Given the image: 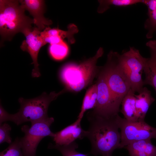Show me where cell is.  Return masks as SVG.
Here are the masks:
<instances>
[{"label":"cell","mask_w":156,"mask_h":156,"mask_svg":"<svg viewBox=\"0 0 156 156\" xmlns=\"http://www.w3.org/2000/svg\"><path fill=\"white\" fill-rule=\"evenodd\" d=\"M81 120L77 118L72 124L55 133L53 138L55 144L60 145H68L77 139L81 140L85 137L86 131L81 127Z\"/></svg>","instance_id":"cell-11"},{"label":"cell","mask_w":156,"mask_h":156,"mask_svg":"<svg viewBox=\"0 0 156 156\" xmlns=\"http://www.w3.org/2000/svg\"><path fill=\"white\" fill-rule=\"evenodd\" d=\"M125 148L130 156H156V146L151 140H144L133 141Z\"/></svg>","instance_id":"cell-15"},{"label":"cell","mask_w":156,"mask_h":156,"mask_svg":"<svg viewBox=\"0 0 156 156\" xmlns=\"http://www.w3.org/2000/svg\"><path fill=\"white\" fill-rule=\"evenodd\" d=\"M109 90L117 105L120 107L124 97L131 89L126 68L121 54L111 51L106 62L102 66Z\"/></svg>","instance_id":"cell-4"},{"label":"cell","mask_w":156,"mask_h":156,"mask_svg":"<svg viewBox=\"0 0 156 156\" xmlns=\"http://www.w3.org/2000/svg\"><path fill=\"white\" fill-rule=\"evenodd\" d=\"M0 125V144L5 142L10 144L12 142L10 135L11 127L6 122Z\"/></svg>","instance_id":"cell-24"},{"label":"cell","mask_w":156,"mask_h":156,"mask_svg":"<svg viewBox=\"0 0 156 156\" xmlns=\"http://www.w3.org/2000/svg\"><path fill=\"white\" fill-rule=\"evenodd\" d=\"M19 1L0 0V32L4 39L10 40L18 32L32 28L33 19L26 16Z\"/></svg>","instance_id":"cell-3"},{"label":"cell","mask_w":156,"mask_h":156,"mask_svg":"<svg viewBox=\"0 0 156 156\" xmlns=\"http://www.w3.org/2000/svg\"><path fill=\"white\" fill-rule=\"evenodd\" d=\"M98 94L95 108L90 112L103 117H111L118 114L120 107L117 105L109 90L102 66L96 76Z\"/></svg>","instance_id":"cell-8"},{"label":"cell","mask_w":156,"mask_h":156,"mask_svg":"<svg viewBox=\"0 0 156 156\" xmlns=\"http://www.w3.org/2000/svg\"><path fill=\"white\" fill-rule=\"evenodd\" d=\"M155 33H156V31Z\"/></svg>","instance_id":"cell-26"},{"label":"cell","mask_w":156,"mask_h":156,"mask_svg":"<svg viewBox=\"0 0 156 156\" xmlns=\"http://www.w3.org/2000/svg\"><path fill=\"white\" fill-rule=\"evenodd\" d=\"M67 90L65 88L58 93L51 92L47 94L44 92L40 96L31 99L20 98V105L19 111L12 114V122L17 125L27 122L31 123L48 117L49 106L51 101Z\"/></svg>","instance_id":"cell-5"},{"label":"cell","mask_w":156,"mask_h":156,"mask_svg":"<svg viewBox=\"0 0 156 156\" xmlns=\"http://www.w3.org/2000/svg\"><path fill=\"white\" fill-rule=\"evenodd\" d=\"M142 3L148 9V18L144 23V27L148 31L146 38L151 39L156 31V0H142Z\"/></svg>","instance_id":"cell-18"},{"label":"cell","mask_w":156,"mask_h":156,"mask_svg":"<svg viewBox=\"0 0 156 156\" xmlns=\"http://www.w3.org/2000/svg\"><path fill=\"white\" fill-rule=\"evenodd\" d=\"M135 97V105L139 121L144 120L148 109L155 99L151 95V91L143 87Z\"/></svg>","instance_id":"cell-16"},{"label":"cell","mask_w":156,"mask_h":156,"mask_svg":"<svg viewBox=\"0 0 156 156\" xmlns=\"http://www.w3.org/2000/svg\"><path fill=\"white\" fill-rule=\"evenodd\" d=\"M0 156H25L22 152L19 138L17 137L8 146L0 153Z\"/></svg>","instance_id":"cell-23"},{"label":"cell","mask_w":156,"mask_h":156,"mask_svg":"<svg viewBox=\"0 0 156 156\" xmlns=\"http://www.w3.org/2000/svg\"><path fill=\"white\" fill-rule=\"evenodd\" d=\"M99 4L97 9L99 13H102L113 5L117 7H126L139 3H142V0H99Z\"/></svg>","instance_id":"cell-20"},{"label":"cell","mask_w":156,"mask_h":156,"mask_svg":"<svg viewBox=\"0 0 156 156\" xmlns=\"http://www.w3.org/2000/svg\"><path fill=\"white\" fill-rule=\"evenodd\" d=\"M78 145L75 141L68 145H60L49 143L48 148L58 150L63 156H88L86 154L81 153L76 151Z\"/></svg>","instance_id":"cell-21"},{"label":"cell","mask_w":156,"mask_h":156,"mask_svg":"<svg viewBox=\"0 0 156 156\" xmlns=\"http://www.w3.org/2000/svg\"><path fill=\"white\" fill-rule=\"evenodd\" d=\"M118 115L106 117L90 111L87 113L89 126L86 131L85 137L89 140L91 145L89 154L94 156H112L114 151L119 148L121 135L116 119Z\"/></svg>","instance_id":"cell-1"},{"label":"cell","mask_w":156,"mask_h":156,"mask_svg":"<svg viewBox=\"0 0 156 156\" xmlns=\"http://www.w3.org/2000/svg\"><path fill=\"white\" fill-rule=\"evenodd\" d=\"M103 53V48L100 47L94 56L79 64L69 63L64 65L59 76L65 88L77 92L90 85L99 72L100 66H97L96 63Z\"/></svg>","instance_id":"cell-2"},{"label":"cell","mask_w":156,"mask_h":156,"mask_svg":"<svg viewBox=\"0 0 156 156\" xmlns=\"http://www.w3.org/2000/svg\"><path fill=\"white\" fill-rule=\"evenodd\" d=\"M116 119L120 130V148H124L133 141L153 138L156 139V128L150 126L144 120L129 122L119 115Z\"/></svg>","instance_id":"cell-7"},{"label":"cell","mask_w":156,"mask_h":156,"mask_svg":"<svg viewBox=\"0 0 156 156\" xmlns=\"http://www.w3.org/2000/svg\"><path fill=\"white\" fill-rule=\"evenodd\" d=\"M135 93L130 89L124 97L121 105L120 111L123 114L124 118L131 122L140 121L135 107Z\"/></svg>","instance_id":"cell-17"},{"label":"cell","mask_w":156,"mask_h":156,"mask_svg":"<svg viewBox=\"0 0 156 156\" xmlns=\"http://www.w3.org/2000/svg\"><path fill=\"white\" fill-rule=\"evenodd\" d=\"M98 88L96 83L87 90L83 99L81 110L77 118L81 120L87 110L93 109L96 106L97 100Z\"/></svg>","instance_id":"cell-19"},{"label":"cell","mask_w":156,"mask_h":156,"mask_svg":"<svg viewBox=\"0 0 156 156\" xmlns=\"http://www.w3.org/2000/svg\"><path fill=\"white\" fill-rule=\"evenodd\" d=\"M150 50V57L147 58L143 71L145 74L144 85L151 86L156 92V40H150L146 43Z\"/></svg>","instance_id":"cell-14"},{"label":"cell","mask_w":156,"mask_h":156,"mask_svg":"<svg viewBox=\"0 0 156 156\" xmlns=\"http://www.w3.org/2000/svg\"><path fill=\"white\" fill-rule=\"evenodd\" d=\"M66 31L57 28H51L46 27L43 31H41L40 36L45 44L49 43L50 45L59 43L67 38L68 42L73 44L75 40L74 37L75 34L78 32L77 27L74 24H71L68 27Z\"/></svg>","instance_id":"cell-12"},{"label":"cell","mask_w":156,"mask_h":156,"mask_svg":"<svg viewBox=\"0 0 156 156\" xmlns=\"http://www.w3.org/2000/svg\"><path fill=\"white\" fill-rule=\"evenodd\" d=\"M41 31L36 27L27 29L22 33L25 37L20 46L23 51L28 52L33 60L32 64L34 68L32 70V76L38 77L40 75L38 62V56L40 49L45 45L40 36Z\"/></svg>","instance_id":"cell-10"},{"label":"cell","mask_w":156,"mask_h":156,"mask_svg":"<svg viewBox=\"0 0 156 156\" xmlns=\"http://www.w3.org/2000/svg\"><path fill=\"white\" fill-rule=\"evenodd\" d=\"M49 51L53 59L60 60L66 57L68 53L69 49L66 44L63 41L57 44L50 45Z\"/></svg>","instance_id":"cell-22"},{"label":"cell","mask_w":156,"mask_h":156,"mask_svg":"<svg viewBox=\"0 0 156 156\" xmlns=\"http://www.w3.org/2000/svg\"><path fill=\"white\" fill-rule=\"evenodd\" d=\"M121 55L127 73L131 89L135 93H139L144 85L142 74L147 58L142 56L138 49L132 47Z\"/></svg>","instance_id":"cell-9"},{"label":"cell","mask_w":156,"mask_h":156,"mask_svg":"<svg viewBox=\"0 0 156 156\" xmlns=\"http://www.w3.org/2000/svg\"><path fill=\"white\" fill-rule=\"evenodd\" d=\"M53 117H48L31 123L21 128L24 135L19 138L20 142L25 156H36L37 147L41 140L47 136L53 138L55 133L50 130V126L54 122Z\"/></svg>","instance_id":"cell-6"},{"label":"cell","mask_w":156,"mask_h":156,"mask_svg":"<svg viewBox=\"0 0 156 156\" xmlns=\"http://www.w3.org/2000/svg\"><path fill=\"white\" fill-rule=\"evenodd\" d=\"M12 114H9L3 108L1 103L0 106V125L8 121H12Z\"/></svg>","instance_id":"cell-25"},{"label":"cell","mask_w":156,"mask_h":156,"mask_svg":"<svg viewBox=\"0 0 156 156\" xmlns=\"http://www.w3.org/2000/svg\"><path fill=\"white\" fill-rule=\"evenodd\" d=\"M19 2L23 8L27 10L33 17L34 24L41 31L46 26L52 23L51 20L45 18L44 1L42 0H21Z\"/></svg>","instance_id":"cell-13"}]
</instances>
